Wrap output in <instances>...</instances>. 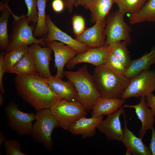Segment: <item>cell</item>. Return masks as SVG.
Listing matches in <instances>:
<instances>
[{"label":"cell","instance_id":"cell-21","mask_svg":"<svg viewBox=\"0 0 155 155\" xmlns=\"http://www.w3.org/2000/svg\"><path fill=\"white\" fill-rule=\"evenodd\" d=\"M125 100L122 98L102 97L92 108V117H98L108 115L114 113L122 106Z\"/></svg>","mask_w":155,"mask_h":155},{"label":"cell","instance_id":"cell-30","mask_svg":"<svg viewBox=\"0 0 155 155\" xmlns=\"http://www.w3.org/2000/svg\"><path fill=\"white\" fill-rule=\"evenodd\" d=\"M104 65L113 71L124 75L127 69V68L111 51L106 56Z\"/></svg>","mask_w":155,"mask_h":155},{"label":"cell","instance_id":"cell-6","mask_svg":"<svg viewBox=\"0 0 155 155\" xmlns=\"http://www.w3.org/2000/svg\"><path fill=\"white\" fill-rule=\"evenodd\" d=\"M50 109L59 127L67 131L75 122L87 115L86 109L76 100L60 99Z\"/></svg>","mask_w":155,"mask_h":155},{"label":"cell","instance_id":"cell-19","mask_svg":"<svg viewBox=\"0 0 155 155\" xmlns=\"http://www.w3.org/2000/svg\"><path fill=\"white\" fill-rule=\"evenodd\" d=\"M104 116L87 118L82 117L73 124L68 131L73 135H80L85 139L93 136L98 124L103 120Z\"/></svg>","mask_w":155,"mask_h":155},{"label":"cell","instance_id":"cell-41","mask_svg":"<svg viewBox=\"0 0 155 155\" xmlns=\"http://www.w3.org/2000/svg\"><path fill=\"white\" fill-rule=\"evenodd\" d=\"M2 94L1 93L0 94V106H2L3 104L4 101V99L3 96Z\"/></svg>","mask_w":155,"mask_h":155},{"label":"cell","instance_id":"cell-15","mask_svg":"<svg viewBox=\"0 0 155 155\" xmlns=\"http://www.w3.org/2000/svg\"><path fill=\"white\" fill-rule=\"evenodd\" d=\"M63 42L56 41L47 42V46L51 47L55 56V67L57 68L56 75L61 79L64 75L65 65L71 58L76 56L77 52Z\"/></svg>","mask_w":155,"mask_h":155},{"label":"cell","instance_id":"cell-34","mask_svg":"<svg viewBox=\"0 0 155 155\" xmlns=\"http://www.w3.org/2000/svg\"><path fill=\"white\" fill-rule=\"evenodd\" d=\"M5 54L4 52H2L0 55V91L2 94H5V92L3 83V77L5 72L3 66V61Z\"/></svg>","mask_w":155,"mask_h":155},{"label":"cell","instance_id":"cell-1","mask_svg":"<svg viewBox=\"0 0 155 155\" xmlns=\"http://www.w3.org/2000/svg\"><path fill=\"white\" fill-rule=\"evenodd\" d=\"M15 82L19 95L36 111L50 109L60 100L49 87L48 79L38 73L16 74Z\"/></svg>","mask_w":155,"mask_h":155},{"label":"cell","instance_id":"cell-26","mask_svg":"<svg viewBox=\"0 0 155 155\" xmlns=\"http://www.w3.org/2000/svg\"><path fill=\"white\" fill-rule=\"evenodd\" d=\"M47 0H37V21L33 31V35L35 38H42L46 36L48 32L45 13L46 4Z\"/></svg>","mask_w":155,"mask_h":155},{"label":"cell","instance_id":"cell-12","mask_svg":"<svg viewBox=\"0 0 155 155\" xmlns=\"http://www.w3.org/2000/svg\"><path fill=\"white\" fill-rule=\"evenodd\" d=\"M112 44L99 48H91L84 52L78 53L67 63V67H72L81 63H87L98 66L104 65L107 55L111 51Z\"/></svg>","mask_w":155,"mask_h":155},{"label":"cell","instance_id":"cell-25","mask_svg":"<svg viewBox=\"0 0 155 155\" xmlns=\"http://www.w3.org/2000/svg\"><path fill=\"white\" fill-rule=\"evenodd\" d=\"M0 18V46L2 50H6L9 44L8 35L7 25L10 15L13 13L7 2L5 3L3 8Z\"/></svg>","mask_w":155,"mask_h":155},{"label":"cell","instance_id":"cell-31","mask_svg":"<svg viewBox=\"0 0 155 155\" xmlns=\"http://www.w3.org/2000/svg\"><path fill=\"white\" fill-rule=\"evenodd\" d=\"M5 152L6 155H27L21 151V144L14 140H7L4 142Z\"/></svg>","mask_w":155,"mask_h":155},{"label":"cell","instance_id":"cell-3","mask_svg":"<svg viewBox=\"0 0 155 155\" xmlns=\"http://www.w3.org/2000/svg\"><path fill=\"white\" fill-rule=\"evenodd\" d=\"M93 78L102 97L121 98L130 79L125 75L114 72L104 65L96 67Z\"/></svg>","mask_w":155,"mask_h":155},{"label":"cell","instance_id":"cell-22","mask_svg":"<svg viewBox=\"0 0 155 155\" xmlns=\"http://www.w3.org/2000/svg\"><path fill=\"white\" fill-rule=\"evenodd\" d=\"M114 3V0H94L85 8L90 12L91 22L95 23L105 20Z\"/></svg>","mask_w":155,"mask_h":155},{"label":"cell","instance_id":"cell-2","mask_svg":"<svg viewBox=\"0 0 155 155\" xmlns=\"http://www.w3.org/2000/svg\"><path fill=\"white\" fill-rule=\"evenodd\" d=\"M64 75L75 86L78 94V101L86 109H92L102 97L98 91L92 75L89 73L86 64L75 71H64Z\"/></svg>","mask_w":155,"mask_h":155},{"label":"cell","instance_id":"cell-35","mask_svg":"<svg viewBox=\"0 0 155 155\" xmlns=\"http://www.w3.org/2000/svg\"><path fill=\"white\" fill-rule=\"evenodd\" d=\"M146 104L151 109L155 120V96L152 93L146 97Z\"/></svg>","mask_w":155,"mask_h":155},{"label":"cell","instance_id":"cell-9","mask_svg":"<svg viewBox=\"0 0 155 155\" xmlns=\"http://www.w3.org/2000/svg\"><path fill=\"white\" fill-rule=\"evenodd\" d=\"M5 111L9 127L19 135L31 136L33 127L32 123L36 119V114L21 111L13 102L8 104Z\"/></svg>","mask_w":155,"mask_h":155},{"label":"cell","instance_id":"cell-10","mask_svg":"<svg viewBox=\"0 0 155 155\" xmlns=\"http://www.w3.org/2000/svg\"><path fill=\"white\" fill-rule=\"evenodd\" d=\"M46 22L48 32L45 38L46 42L59 41L71 47L78 53L85 52L91 47L73 38L58 28L53 22L50 16L46 15Z\"/></svg>","mask_w":155,"mask_h":155},{"label":"cell","instance_id":"cell-17","mask_svg":"<svg viewBox=\"0 0 155 155\" xmlns=\"http://www.w3.org/2000/svg\"><path fill=\"white\" fill-rule=\"evenodd\" d=\"M121 107L123 108L129 107L134 109L136 115L142 123L139 137L142 139L146 132L151 129L155 122L152 112L147 104L146 97H141L140 102L137 104H125Z\"/></svg>","mask_w":155,"mask_h":155},{"label":"cell","instance_id":"cell-13","mask_svg":"<svg viewBox=\"0 0 155 155\" xmlns=\"http://www.w3.org/2000/svg\"><path fill=\"white\" fill-rule=\"evenodd\" d=\"M38 43L32 44L29 47V51L36 65L38 73L48 79L52 76L49 67L51 59L52 49L49 46L42 47Z\"/></svg>","mask_w":155,"mask_h":155},{"label":"cell","instance_id":"cell-39","mask_svg":"<svg viewBox=\"0 0 155 155\" xmlns=\"http://www.w3.org/2000/svg\"><path fill=\"white\" fill-rule=\"evenodd\" d=\"M94 0H76L75 2L74 6L76 7L79 6H87L91 3Z\"/></svg>","mask_w":155,"mask_h":155},{"label":"cell","instance_id":"cell-24","mask_svg":"<svg viewBox=\"0 0 155 155\" xmlns=\"http://www.w3.org/2000/svg\"><path fill=\"white\" fill-rule=\"evenodd\" d=\"M9 73L16 74L38 73L35 62L29 50L21 60L10 70Z\"/></svg>","mask_w":155,"mask_h":155},{"label":"cell","instance_id":"cell-29","mask_svg":"<svg viewBox=\"0 0 155 155\" xmlns=\"http://www.w3.org/2000/svg\"><path fill=\"white\" fill-rule=\"evenodd\" d=\"M111 52L127 68L132 60L126 42L120 41L112 44Z\"/></svg>","mask_w":155,"mask_h":155},{"label":"cell","instance_id":"cell-27","mask_svg":"<svg viewBox=\"0 0 155 155\" xmlns=\"http://www.w3.org/2000/svg\"><path fill=\"white\" fill-rule=\"evenodd\" d=\"M28 49V46H24L5 53L3 61V66L5 72L9 73L10 70L23 57Z\"/></svg>","mask_w":155,"mask_h":155},{"label":"cell","instance_id":"cell-5","mask_svg":"<svg viewBox=\"0 0 155 155\" xmlns=\"http://www.w3.org/2000/svg\"><path fill=\"white\" fill-rule=\"evenodd\" d=\"M36 114V121L33 125L31 136L35 142L50 151L53 146L52 133L55 128L59 127V124L50 109L37 111Z\"/></svg>","mask_w":155,"mask_h":155},{"label":"cell","instance_id":"cell-23","mask_svg":"<svg viewBox=\"0 0 155 155\" xmlns=\"http://www.w3.org/2000/svg\"><path fill=\"white\" fill-rule=\"evenodd\" d=\"M129 15L128 18L131 24L155 22V0H147L139 11Z\"/></svg>","mask_w":155,"mask_h":155},{"label":"cell","instance_id":"cell-20","mask_svg":"<svg viewBox=\"0 0 155 155\" xmlns=\"http://www.w3.org/2000/svg\"><path fill=\"white\" fill-rule=\"evenodd\" d=\"M154 64H155V46L149 53L136 59L132 60L124 75L130 79L143 71L149 69Z\"/></svg>","mask_w":155,"mask_h":155},{"label":"cell","instance_id":"cell-28","mask_svg":"<svg viewBox=\"0 0 155 155\" xmlns=\"http://www.w3.org/2000/svg\"><path fill=\"white\" fill-rule=\"evenodd\" d=\"M147 0H114L118 10L124 15L135 13L139 11Z\"/></svg>","mask_w":155,"mask_h":155},{"label":"cell","instance_id":"cell-32","mask_svg":"<svg viewBox=\"0 0 155 155\" xmlns=\"http://www.w3.org/2000/svg\"><path fill=\"white\" fill-rule=\"evenodd\" d=\"M7 2L10 0H3ZM28 9L26 14L29 22L36 24L37 21V1L36 0H24Z\"/></svg>","mask_w":155,"mask_h":155},{"label":"cell","instance_id":"cell-33","mask_svg":"<svg viewBox=\"0 0 155 155\" xmlns=\"http://www.w3.org/2000/svg\"><path fill=\"white\" fill-rule=\"evenodd\" d=\"M72 25L73 32L76 37L80 36L85 30V21L82 16L75 15L73 16Z\"/></svg>","mask_w":155,"mask_h":155},{"label":"cell","instance_id":"cell-18","mask_svg":"<svg viewBox=\"0 0 155 155\" xmlns=\"http://www.w3.org/2000/svg\"><path fill=\"white\" fill-rule=\"evenodd\" d=\"M49 86L60 99L78 100L77 91L73 83L69 80L64 81L56 75L48 79Z\"/></svg>","mask_w":155,"mask_h":155},{"label":"cell","instance_id":"cell-40","mask_svg":"<svg viewBox=\"0 0 155 155\" xmlns=\"http://www.w3.org/2000/svg\"><path fill=\"white\" fill-rule=\"evenodd\" d=\"M7 139L5 136L4 135L2 131L0 132V146L3 142H5L7 140Z\"/></svg>","mask_w":155,"mask_h":155},{"label":"cell","instance_id":"cell-36","mask_svg":"<svg viewBox=\"0 0 155 155\" xmlns=\"http://www.w3.org/2000/svg\"><path fill=\"white\" fill-rule=\"evenodd\" d=\"M52 7L53 10L57 13L62 12L65 7L63 0H53L52 3Z\"/></svg>","mask_w":155,"mask_h":155},{"label":"cell","instance_id":"cell-37","mask_svg":"<svg viewBox=\"0 0 155 155\" xmlns=\"http://www.w3.org/2000/svg\"><path fill=\"white\" fill-rule=\"evenodd\" d=\"M151 130L152 135L149 148L152 155H155V129L154 127H152Z\"/></svg>","mask_w":155,"mask_h":155},{"label":"cell","instance_id":"cell-8","mask_svg":"<svg viewBox=\"0 0 155 155\" xmlns=\"http://www.w3.org/2000/svg\"><path fill=\"white\" fill-rule=\"evenodd\" d=\"M155 91V71H143L130 79L121 98L146 97Z\"/></svg>","mask_w":155,"mask_h":155},{"label":"cell","instance_id":"cell-7","mask_svg":"<svg viewBox=\"0 0 155 155\" xmlns=\"http://www.w3.org/2000/svg\"><path fill=\"white\" fill-rule=\"evenodd\" d=\"M124 15L118 9L109 13L106 17L105 46L124 41L130 45L132 41L130 33L131 28L124 21Z\"/></svg>","mask_w":155,"mask_h":155},{"label":"cell","instance_id":"cell-14","mask_svg":"<svg viewBox=\"0 0 155 155\" xmlns=\"http://www.w3.org/2000/svg\"><path fill=\"white\" fill-rule=\"evenodd\" d=\"M105 20H98L92 27L85 30L75 39L91 48H99L105 46L106 40Z\"/></svg>","mask_w":155,"mask_h":155},{"label":"cell","instance_id":"cell-4","mask_svg":"<svg viewBox=\"0 0 155 155\" xmlns=\"http://www.w3.org/2000/svg\"><path fill=\"white\" fill-rule=\"evenodd\" d=\"M14 20L12 24V32L10 35V43L5 50V53L19 47L28 46L38 43L43 46H47L46 36L38 39L33 34L34 28L29 26L26 15L18 16L12 14Z\"/></svg>","mask_w":155,"mask_h":155},{"label":"cell","instance_id":"cell-16","mask_svg":"<svg viewBox=\"0 0 155 155\" xmlns=\"http://www.w3.org/2000/svg\"><path fill=\"white\" fill-rule=\"evenodd\" d=\"M124 120L123 129V136L122 141L126 148V155H152L149 147L142 142V140L136 137L127 125L126 116L124 112L122 114Z\"/></svg>","mask_w":155,"mask_h":155},{"label":"cell","instance_id":"cell-11","mask_svg":"<svg viewBox=\"0 0 155 155\" xmlns=\"http://www.w3.org/2000/svg\"><path fill=\"white\" fill-rule=\"evenodd\" d=\"M124 112V108L121 107L114 113L108 115L97 126V129L104 134L108 140H122L123 129L122 127L120 118Z\"/></svg>","mask_w":155,"mask_h":155},{"label":"cell","instance_id":"cell-38","mask_svg":"<svg viewBox=\"0 0 155 155\" xmlns=\"http://www.w3.org/2000/svg\"><path fill=\"white\" fill-rule=\"evenodd\" d=\"M64 3L65 7L67 9L70 13L73 11V6L76 0H63Z\"/></svg>","mask_w":155,"mask_h":155}]
</instances>
